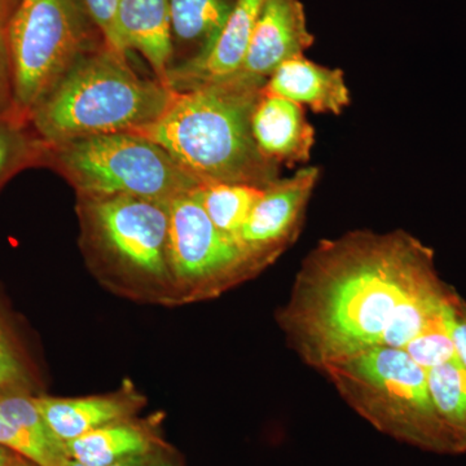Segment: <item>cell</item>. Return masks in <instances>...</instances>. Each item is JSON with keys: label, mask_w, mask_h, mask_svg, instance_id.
Returning <instances> with one entry per match:
<instances>
[{"label": "cell", "mask_w": 466, "mask_h": 466, "mask_svg": "<svg viewBox=\"0 0 466 466\" xmlns=\"http://www.w3.org/2000/svg\"><path fill=\"white\" fill-rule=\"evenodd\" d=\"M458 297L415 236L355 229L309 251L276 323L291 351L320 372L364 350L406 348Z\"/></svg>", "instance_id": "cell-1"}, {"label": "cell", "mask_w": 466, "mask_h": 466, "mask_svg": "<svg viewBox=\"0 0 466 466\" xmlns=\"http://www.w3.org/2000/svg\"><path fill=\"white\" fill-rule=\"evenodd\" d=\"M263 87L233 76L177 91L157 121L134 134L158 144L201 186L267 187L279 179V165L260 153L251 133V116Z\"/></svg>", "instance_id": "cell-2"}, {"label": "cell", "mask_w": 466, "mask_h": 466, "mask_svg": "<svg viewBox=\"0 0 466 466\" xmlns=\"http://www.w3.org/2000/svg\"><path fill=\"white\" fill-rule=\"evenodd\" d=\"M177 91L135 75L108 47L86 54L34 108L29 124L47 147L100 135L135 133L157 121Z\"/></svg>", "instance_id": "cell-3"}, {"label": "cell", "mask_w": 466, "mask_h": 466, "mask_svg": "<svg viewBox=\"0 0 466 466\" xmlns=\"http://www.w3.org/2000/svg\"><path fill=\"white\" fill-rule=\"evenodd\" d=\"M168 204L128 196L79 198L82 248L108 289L144 303L177 305L168 265Z\"/></svg>", "instance_id": "cell-4"}, {"label": "cell", "mask_w": 466, "mask_h": 466, "mask_svg": "<svg viewBox=\"0 0 466 466\" xmlns=\"http://www.w3.org/2000/svg\"><path fill=\"white\" fill-rule=\"evenodd\" d=\"M354 412L380 433L438 455H452L428 372L403 349L372 348L320 370Z\"/></svg>", "instance_id": "cell-5"}, {"label": "cell", "mask_w": 466, "mask_h": 466, "mask_svg": "<svg viewBox=\"0 0 466 466\" xmlns=\"http://www.w3.org/2000/svg\"><path fill=\"white\" fill-rule=\"evenodd\" d=\"M79 198H148L171 202L201 186L167 150L142 135H100L47 147L46 157Z\"/></svg>", "instance_id": "cell-6"}, {"label": "cell", "mask_w": 466, "mask_h": 466, "mask_svg": "<svg viewBox=\"0 0 466 466\" xmlns=\"http://www.w3.org/2000/svg\"><path fill=\"white\" fill-rule=\"evenodd\" d=\"M81 0H18L7 30L12 113L29 124L34 108L86 54Z\"/></svg>", "instance_id": "cell-7"}, {"label": "cell", "mask_w": 466, "mask_h": 466, "mask_svg": "<svg viewBox=\"0 0 466 466\" xmlns=\"http://www.w3.org/2000/svg\"><path fill=\"white\" fill-rule=\"evenodd\" d=\"M168 208V265L177 305L216 299L266 269L211 222L193 191Z\"/></svg>", "instance_id": "cell-8"}, {"label": "cell", "mask_w": 466, "mask_h": 466, "mask_svg": "<svg viewBox=\"0 0 466 466\" xmlns=\"http://www.w3.org/2000/svg\"><path fill=\"white\" fill-rule=\"evenodd\" d=\"M319 177L318 167H305L263 189L238 240L265 268L299 238Z\"/></svg>", "instance_id": "cell-9"}, {"label": "cell", "mask_w": 466, "mask_h": 466, "mask_svg": "<svg viewBox=\"0 0 466 466\" xmlns=\"http://www.w3.org/2000/svg\"><path fill=\"white\" fill-rule=\"evenodd\" d=\"M314 41L300 0H266L247 55L235 76L266 85L279 66L305 54Z\"/></svg>", "instance_id": "cell-10"}, {"label": "cell", "mask_w": 466, "mask_h": 466, "mask_svg": "<svg viewBox=\"0 0 466 466\" xmlns=\"http://www.w3.org/2000/svg\"><path fill=\"white\" fill-rule=\"evenodd\" d=\"M266 0H236L213 47L175 69L168 70L167 85L174 91L216 84L231 78L240 69L254 27Z\"/></svg>", "instance_id": "cell-11"}, {"label": "cell", "mask_w": 466, "mask_h": 466, "mask_svg": "<svg viewBox=\"0 0 466 466\" xmlns=\"http://www.w3.org/2000/svg\"><path fill=\"white\" fill-rule=\"evenodd\" d=\"M46 422L64 444L76 438L134 419L146 406V398L126 382L115 392L82 398H55L34 395Z\"/></svg>", "instance_id": "cell-12"}, {"label": "cell", "mask_w": 466, "mask_h": 466, "mask_svg": "<svg viewBox=\"0 0 466 466\" xmlns=\"http://www.w3.org/2000/svg\"><path fill=\"white\" fill-rule=\"evenodd\" d=\"M251 133L260 153L279 167L308 164L311 158L315 128L294 101L262 92L251 116Z\"/></svg>", "instance_id": "cell-13"}, {"label": "cell", "mask_w": 466, "mask_h": 466, "mask_svg": "<svg viewBox=\"0 0 466 466\" xmlns=\"http://www.w3.org/2000/svg\"><path fill=\"white\" fill-rule=\"evenodd\" d=\"M0 446L36 466H66V444L46 422L30 392H0Z\"/></svg>", "instance_id": "cell-14"}, {"label": "cell", "mask_w": 466, "mask_h": 466, "mask_svg": "<svg viewBox=\"0 0 466 466\" xmlns=\"http://www.w3.org/2000/svg\"><path fill=\"white\" fill-rule=\"evenodd\" d=\"M263 92L324 115H341L350 106L345 73L341 69L319 66L305 55L290 58L279 66L267 79Z\"/></svg>", "instance_id": "cell-15"}, {"label": "cell", "mask_w": 466, "mask_h": 466, "mask_svg": "<svg viewBox=\"0 0 466 466\" xmlns=\"http://www.w3.org/2000/svg\"><path fill=\"white\" fill-rule=\"evenodd\" d=\"M116 30L122 54L140 52L155 70L157 81L167 85L173 55L170 0H121Z\"/></svg>", "instance_id": "cell-16"}, {"label": "cell", "mask_w": 466, "mask_h": 466, "mask_svg": "<svg viewBox=\"0 0 466 466\" xmlns=\"http://www.w3.org/2000/svg\"><path fill=\"white\" fill-rule=\"evenodd\" d=\"M157 422L137 417L115 422L66 443L67 458L85 466H110L167 449Z\"/></svg>", "instance_id": "cell-17"}, {"label": "cell", "mask_w": 466, "mask_h": 466, "mask_svg": "<svg viewBox=\"0 0 466 466\" xmlns=\"http://www.w3.org/2000/svg\"><path fill=\"white\" fill-rule=\"evenodd\" d=\"M426 372L451 452L466 453V370L455 358Z\"/></svg>", "instance_id": "cell-18"}, {"label": "cell", "mask_w": 466, "mask_h": 466, "mask_svg": "<svg viewBox=\"0 0 466 466\" xmlns=\"http://www.w3.org/2000/svg\"><path fill=\"white\" fill-rule=\"evenodd\" d=\"M236 0H170L171 32L195 45V57L207 54L222 32Z\"/></svg>", "instance_id": "cell-19"}, {"label": "cell", "mask_w": 466, "mask_h": 466, "mask_svg": "<svg viewBox=\"0 0 466 466\" xmlns=\"http://www.w3.org/2000/svg\"><path fill=\"white\" fill-rule=\"evenodd\" d=\"M263 189L251 184L213 183L198 187L193 195L220 231L238 238Z\"/></svg>", "instance_id": "cell-20"}, {"label": "cell", "mask_w": 466, "mask_h": 466, "mask_svg": "<svg viewBox=\"0 0 466 466\" xmlns=\"http://www.w3.org/2000/svg\"><path fill=\"white\" fill-rule=\"evenodd\" d=\"M26 124L14 113L0 115V188L18 171L46 157L47 146L27 133Z\"/></svg>", "instance_id": "cell-21"}, {"label": "cell", "mask_w": 466, "mask_h": 466, "mask_svg": "<svg viewBox=\"0 0 466 466\" xmlns=\"http://www.w3.org/2000/svg\"><path fill=\"white\" fill-rule=\"evenodd\" d=\"M460 296V294H459ZM450 314L408 343L404 351L426 370L456 358L450 332Z\"/></svg>", "instance_id": "cell-22"}, {"label": "cell", "mask_w": 466, "mask_h": 466, "mask_svg": "<svg viewBox=\"0 0 466 466\" xmlns=\"http://www.w3.org/2000/svg\"><path fill=\"white\" fill-rule=\"evenodd\" d=\"M33 390V380L25 361L0 318V392Z\"/></svg>", "instance_id": "cell-23"}, {"label": "cell", "mask_w": 466, "mask_h": 466, "mask_svg": "<svg viewBox=\"0 0 466 466\" xmlns=\"http://www.w3.org/2000/svg\"><path fill=\"white\" fill-rule=\"evenodd\" d=\"M87 14L104 36V45L119 56L126 57L119 48L116 18L121 0H82Z\"/></svg>", "instance_id": "cell-24"}, {"label": "cell", "mask_w": 466, "mask_h": 466, "mask_svg": "<svg viewBox=\"0 0 466 466\" xmlns=\"http://www.w3.org/2000/svg\"><path fill=\"white\" fill-rule=\"evenodd\" d=\"M450 332L456 359L466 370V300L461 296L451 306Z\"/></svg>", "instance_id": "cell-25"}, {"label": "cell", "mask_w": 466, "mask_h": 466, "mask_svg": "<svg viewBox=\"0 0 466 466\" xmlns=\"http://www.w3.org/2000/svg\"><path fill=\"white\" fill-rule=\"evenodd\" d=\"M17 2L18 0H0V84L9 91H11V70H9L7 30Z\"/></svg>", "instance_id": "cell-26"}, {"label": "cell", "mask_w": 466, "mask_h": 466, "mask_svg": "<svg viewBox=\"0 0 466 466\" xmlns=\"http://www.w3.org/2000/svg\"><path fill=\"white\" fill-rule=\"evenodd\" d=\"M170 447L167 449L156 451V452L148 453V455L137 456V458H131L125 460V461L118 462V464L110 465V466H155L156 462L158 461V459L161 458L164 453H167V451H170ZM66 466H85L78 464V462L73 461V460L69 459V461L66 462Z\"/></svg>", "instance_id": "cell-27"}, {"label": "cell", "mask_w": 466, "mask_h": 466, "mask_svg": "<svg viewBox=\"0 0 466 466\" xmlns=\"http://www.w3.org/2000/svg\"><path fill=\"white\" fill-rule=\"evenodd\" d=\"M12 113V94L7 87L0 84V115Z\"/></svg>", "instance_id": "cell-28"}, {"label": "cell", "mask_w": 466, "mask_h": 466, "mask_svg": "<svg viewBox=\"0 0 466 466\" xmlns=\"http://www.w3.org/2000/svg\"><path fill=\"white\" fill-rule=\"evenodd\" d=\"M16 453L12 452L11 450L0 446V466H12L15 460H16Z\"/></svg>", "instance_id": "cell-29"}, {"label": "cell", "mask_w": 466, "mask_h": 466, "mask_svg": "<svg viewBox=\"0 0 466 466\" xmlns=\"http://www.w3.org/2000/svg\"><path fill=\"white\" fill-rule=\"evenodd\" d=\"M171 450L167 451V453L161 456L158 459V461L156 462L155 466H177L173 461V456L170 455Z\"/></svg>", "instance_id": "cell-30"}, {"label": "cell", "mask_w": 466, "mask_h": 466, "mask_svg": "<svg viewBox=\"0 0 466 466\" xmlns=\"http://www.w3.org/2000/svg\"><path fill=\"white\" fill-rule=\"evenodd\" d=\"M12 466H36L34 465L33 462L27 461V460L20 458L17 456L16 460H15L14 465Z\"/></svg>", "instance_id": "cell-31"}]
</instances>
